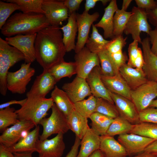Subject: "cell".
Here are the masks:
<instances>
[{"label": "cell", "mask_w": 157, "mask_h": 157, "mask_svg": "<svg viewBox=\"0 0 157 157\" xmlns=\"http://www.w3.org/2000/svg\"><path fill=\"white\" fill-rule=\"evenodd\" d=\"M59 26H49L37 33L35 43L36 60L43 70H49L65 61L66 51Z\"/></svg>", "instance_id": "1"}, {"label": "cell", "mask_w": 157, "mask_h": 157, "mask_svg": "<svg viewBox=\"0 0 157 157\" xmlns=\"http://www.w3.org/2000/svg\"><path fill=\"white\" fill-rule=\"evenodd\" d=\"M50 26L44 14L17 13L11 16L0 29L6 37L32 35Z\"/></svg>", "instance_id": "2"}, {"label": "cell", "mask_w": 157, "mask_h": 157, "mask_svg": "<svg viewBox=\"0 0 157 157\" xmlns=\"http://www.w3.org/2000/svg\"><path fill=\"white\" fill-rule=\"evenodd\" d=\"M19 109L16 110L19 120L33 122L35 126L48 115L47 112L54 104L52 99L38 97H29Z\"/></svg>", "instance_id": "3"}, {"label": "cell", "mask_w": 157, "mask_h": 157, "mask_svg": "<svg viewBox=\"0 0 157 157\" xmlns=\"http://www.w3.org/2000/svg\"><path fill=\"white\" fill-rule=\"evenodd\" d=\"M24 60V56L21 52L0 38V93L1 95L6 94L9 69L16 63Z\"/></svg>", "instance_id": "4"}, {"label": "cell", "mask_w": 157, "mask_h": 157, "mask_svg": "<svg viewBox=\"0 0 157 157\" xmlns=\"http://www.w3.org/2000/svg\"><path fill=\"white\" fill-rule=\"evenodd\" d=\"M51 109V113L48 118L44 117L40 122L39 124L42 126L43 130L40 135L39 139L43 140L51 135L66 133L70 128L67 117L54 104Z\"/></svg>", "instance_id": "5"}, {"label": "cell", "mask_w": 157, "mask_h": 157, "mask_svg": "<svg viewBox=\"0 0 157 157\" xmlns=\"http://www.w3.org/2000/svg\"><path fill=\"white\" fill-rule=\"evenodd\" d=\"M31 64L22 63L17 71L8 72L7 88L12 93L22 94L25 92L27 86L35 72V69L31 67Z\"/></svg>", "instance_id": "6"}, {"label": "cell", "mask_w": 157, "mask_h": 157, "mask_svg": "<svg viewBox=\"0 0 157 157\" xmlns=\"http://www.w3.org/2000/svg\"><path fill=\"white\" fill-rule=\"evenodd\" d=\"M131 14L124 28V33L126 35L130 34L133 40L142 43L140 34L143 32L149 34L152 30L148 21L145 9L133 6Z\"/></svg>", "instance_id": "7"}, {"label": "cell", "mask_w": 157, "mask_h": 157, "mask_svg": "<svg viewBox=\"0 0 157 157\" xmlns=\"http://www.w3.org/2000/svg\"><path fill=\"white\" fill-rule=\"evenodd\" d=\"M131 99L139 113L148 108L157 97V82L147 81L132 90Z\"/></svg>", "instance_id": "8"}, {"label": "cell", "mask_w": 157, "mask_h": 157, "mask_svg": "<svg viewBox=\"0 0 157 157\" xmlns=\"http://www.w3.org/2000/svg\"><path fill=\"white\" fill-rule=\"evenodd\" d=\"M42 8L50 26H59L69 17L68 10L63 1L43 0Z\"/></svg>", "instance_id": "9"}, {"label": "cell", "mask_w": 157, "mask_h": 157, "mask_svg": "<svg viewBox=\"0 0 157 157\" xmlns=\"http://www.w3.org/2000/svg\"><path fill=\"white\" fill-rule=\"evenodd\" d=\"M37 33L32 35H17L5 38L8 43L21 52L26 63H31L36 60L35 43Z\"/></svg>", "instance_id": "10"}, {"label": "cell", "mask_w": 157, "mask_h": 157, "mask_svg": "<svg viewBox=\"0 0 157 157\" xmlns=\"http://www.w3.org/2000/svg\"><path fill=\"white\" fill-rule=\"evenodd\" d=\"M99 16V13L95 12L90 14L84 10L81 14L76 13V19L78 26V35L75 52L77 53L83 47L88 40L91 26Z\"/></svg>", "instance_id": "11"}, {"label": "cell", "mask_w": 157, "mask_h": 157, "mask_svg": "<svg viewBox=\"0 0 157 157\" xmlns=\"http://www.w3.org/2000/svg\"><path fill=\"white\" fill-rule=\"evenodd\" d=\"M63 135L60 133L52 138L43 140L38 139L36 142V149L39 157L62 156L65 147Z\"/></svg>", "instance_id": "12"}, {"label": "cell", "mask_w": 157, "mask_h": 157, "mask_svg": "<svg viewBox=\"0 0 157 157\" xmlns=\"http://www.w3.org/2000/svg\"><path fill=\"white\" fill-rule=\"evenodd\" d=\"M77 76L86 79L96 66H100L98 54L90 51L86 47L76 53L74 57Z\"/></svg>", "instance_id": "13"}, {"label": "cell", "mask_w": 157, "mask_h": 157, "mask_svg": "<svg viewBox=\"0 0 157 157\" xmlns=\"http://www.w3.org/2000/svg\"><path fill=\"white\" fill-rule=\"evenodd\" d=\"M118 141L124 147L129 156L144 151L145 148L155 140L132 133L119 135Z\"/></svg>", "instance_id": "14"}, {"label": "cell", "mask_w": 157, "mask_h": 157, "mask_svg": "<svg viewBox=\"0 0 157 157\" xmlns=\"http://www.w3.org/2000/svg\"><path fill=\"white\" fill-rule=\"evenodd\" d=\"M35 126V124L31 121L19 120L3 132L0 136V144L6 148L13 146L22 138L24 132L30 131Z\"/></svg>", "instance_id": "15"}, {"label": "cell", "mask_w": 157, "mask_h": 157, "mask_svg": "<svg viewBox=\"0 0 157 157\" xmlns=\"http://www.w3.org/2000/svg\"><path fill=\"white\" fill-rule=\"evenodd\" d=\"M108 91L119 116L133 124L140 123L139 113L132 101Z\"/></svg>", "instance_id": "16"}, {"label": "cell", "mask_w": 157, "mask_h": 157, "mask_svg": "<svg viewBox=\"0 0 157 157\" xmlns=\"http://www.w3.org/2000/svg\"><path fill=\"white\" fill-rule=\"evenodd\" d=\"M57 82L48 70H43L42 73L36 77L31 88L26 93V97L45 98Z\"/></svg>", "instance_id": "17"}, {"label": "cell", "mask_w": 157, "mask_h": 157, "mask_svg": "<svg viewBox=\"0 0 157 157\" xmlns=\"http://www.w3.org/2000/svg\"><path fill=\"white\" fill-rule=\"evenodd\" d=\"M62 88L74 103L92 95L86 79L77 76L71 82L64 83Z\"/></svg>", "instance_id": "18"}, {"label": "cell", "mask_w": 157, "mask_h": 157, "mask_svg": "<svg viewBox=\"0 0 157 157\" xmlns=\"http://www.w3.org/2000/svg\"><path fill=\"white\" fill-rule=\"evenodd\" d=\"M101 67L97 66L92 69L85 79L92 94L96 98L103 99L114 104L108 90L101 80Z\"/></svg>", "instance_id": "19"}, {"label": "cell", "mask_w": 157, "mask_h": 157, "mask_svg": "<svg viewBox=\"0 0 157 157\" xmlns=\"http://www.w3.org/2000/svg\"><path fill=\"white\" fill-rule=\"evenodd\" d=\"M141 44L144 60L142 69L148 81L157 82V56L151 51L149 37L144 38Z\"/></svg>", "instance_id": "20"}, {"label": "cell", "mask_w": 157, "mask_h": 157, "mask_svg": "<svg viewBox=\"0 0 157 157\" xmlns=\"http://www.w3.org/2000/svg\"><path fill=\"white\" fill-rule=\"evenodd\" d=\"M101 79L109 91L123 96L131 100L132 90L121 76L119 72L113 76L101 75Z\"/></svg>", "instance_id": "21"}, {"label": "cell", "mask_w": 157, "mask_h": 157, "mask_svg": "<svg viewBox=\"0 0 157 157\" xmlns=\"http://www.w3.org/2000/svg\"><path fill=\"white\" fill-rule=\"evenodd\" d=\"M119 72L132 90L148 81L142 69L133 68L126 63L120 67Z\"/></svg>", "instance_id": "22"}, {"label": "cell", "mask_w": 157, "mask_h": 157, "mask_svg": "<svg viewBox=\"0 0 157 157\" xmlns=\"http://www.w3.org/2000/svg\"><path fill=\"white\" fill-rule=\"evenodd\" d=\"M100 150L105 157H126L124 147L113 136L106 135L100 136Z\"/></svg>", "instance_id": "23"}, {"label": "cell", "mask_w": 157, "mask_h": 157, "mask_svg": "<svg viewBox=\"0 0 157 157\" xmlns=\"http://www.w3.org/2000/svg\"><path fill=\"white\" fill-rule=\"evenodd\" d=\"M118 9L116 1L111 0L108 6L104 9V12L101 19L94 24L97 28L103 29L105 39H112L114 37L113 17L115 12Z\"/></svg>", "instance_id": "24"}, {"label": "cell", "mask_w": 157, "mask_h": 157, "mask_svg": "<svg viewBox=\"0 0 157 157\" xmlns=\"http://www.w3.org/2000/svg\"><path fill=\"white\" fill-rule=\"evenodd\" d=\"M39 131L40 127L38 125L15 144L6 148L13 153L36 151V144L40 135Z\"/></svg>", "instance_id": "25"}, {"label": "cell", "mask_w": 157, "mask_h": 157, "mask_svg": "<svg viewBox=\"0 0 157 157\" xmlns=\"http://www.w3.org/2000/svg\"><path fill=\"white\" fill-rule=\"evenodd\" d=\"M76 14L74 12L69 15L67 24L60 28L63 33V40L66 52L75 49V40L78 31Z\"/></svg>", "instance_id": "26"}, {"label": "cell", "mask_w": 157, "mask_h": 157, "mask_svg": "<svg viewBox=\"0 0 157 157\" xmlns=\"http://www.w3.org/2000/svg\"><path fill=\"white\" fill-rule=\"evenodd\" d=\"M100 136L89 127L81 140V147L77 157H89L100 149Z\"/></svg>", "instance_id": "27"}, {"label": "cell", "mask_w": 157, "mask_h": 157, "mask_svg": "<svg viewBox=\"0 0 157 157\" xmlns=\"http://www.w3.org/2000/svg\"><path fill=\"white\" fill-rule=\"evenodd\" d=\"M52 99L58 108L67 117L74 110V103L67 93L55 85L51 94Z\"/></svg>", "instance_id": "28"}, {"label": "cell", "mask_w": 157, "mask_h": 157, "mask_svg": "<svg viewBox=\"0 0 157 157\" xmlns=\"http://www.w3.org/2000/svg\"><path fill=\"white\" fill-rule=\"evenodd\" d=\"M66 117L70 130L81 140L89 128L88 118L81 116L74 110Z\"/></svg>", "instance_id": "29"}, {"label": "cell", "mask_w": 157, "mask_h": 157, "mask_svg": "<svg viewBox=\"0 0 157 157\" xmlns=\"http://www.w3.org/2000/svg\"><path fill=\"white\" fill-rule=\"evenodd\" d=\"M48 70L57 82L64 77L70 78L73 75L77 74L76 67L75 62L64 61Z\"/></svg>", "instance_id": "30"}, {"label": "cell", "mask_w": 157, "mask_h": 157, "mask_svg": "<svg viewBox=\"0 0 157 157\" xmlns=\"http://www.w3.org/2000/svg\"><path fill=\"white\" fill-rule=\"evenodd\" d=\"M92 26V32L86 43V47L91 52L97 54L106 49L110 40H106L103 38L93 24Z\"/></svg>", "instance_id": "31"}, {"label": "cell", "mask_w": 157, "mask_h": 157, "mask_svg": "<svg viewBox=\"0 0 157 157\" xmlns=\"http://www.w3.org/2000/svg\"><path fill=\"white\" fill-rule=\"evenodd\" d=\"M91 121V128L101 136L106 135L113 119L101 113L94 112L89 118Z\"/></svg>", "instance_id": "32"}, {"label": "cell", "mask_w": 157, "mask_h": 157, "mask_svg": "<svg viewBox=\"0 0 157 157\" xmlns=\"http://www.w3.org/2000/svg\"><path fill=\"white\" fill-rule=\"evenodd\" d=\"M134 125L119 116L113 119L106 135L113 136L129 133L133 128Z\"/></svg>", "instance_id": "33"}, {"label": "cell", "mask_w": 157, "mask_h": 157, "mask_svg": "<svg viewBox=\"0 0 157 157\" xmlns=\"http://www.w3.org/2000/svg\"><path fill=\"white\" fill-rule=\"evenodd\" d=\"M96 104V98L92 95L86 99L74 103V110L83 117L90 118L94 112Z\"/></svg>", "instance_id": "34"}, {"label": "cell", "mask_w": 157, "mask_h": 157, "mask_svg": "<svg viewBox=\"0 0 157 157\" xmlns=\"http://www.w3.org/2000/svg\"><path fill=\"white\" fill-rule=\"evenodd\" d=\"M98 56L101 67V74L106 76H114L119 73L117 67L105 49L98 53Z\"/></svg>", "instance_id": "35"}, {"label": "cell", "mask_w": 157, "mask_h": 157, "mask_svg": "<svg viewBox=\"0 0 157 157\" xmlns=\"http://www.w3.org/2000/svg\"><path fill=\"white\" fill-rule=\"evenodd\" d=\"M6 1L7 2L17 4L19 7V10L22 13L44 14L42 8L43 0H7Z\"/></svg>", "instance_id": "36"}, {"label": "cell", "mask_w": 157, "mask_h": 157, "mask_svg": "<svg viewBox=\"0 0 157 157\" xmlns=\"http://www.w3.org/2000/svg\"><path fill=\"white\" fill-rule=\"evenodd\" d=\"M131 14V12H127L118 9L113 17L114 37L122 35L125 26Z\"/></svg>", "instance_id": "37"}, {"label": "cell", "mask_w": 157, "mask_h": 157, "mask_svg": "<svg viewBox=\"0 0 157 157\" xmlns=\"http://www.w3.org/2000/svg\"><path fill=\"white\" fill-rule=\"evenodd\" d=\"M129 133H132L157 140V124L141 122L134 125Z\"/></svg>", "instance_id": "38"}, {"label": "cell", "mask_w": 157, "mask_h": 157, "mask_svg": "<svg viewBox=\"0 0 157 157\" xmlns=\"http://www.w3.org/2000/svg\"><path fill=\"white\" fill-rule=\"evenodd\" d=\"M15 108L10 107L0 110V131L3 132L8 127L18 122L19 120Z\"/></svg>", "instance_id": "39"}, {"label": "cell", "mask_w": 157, "mask_h": 157, "mask_svg": "<svg viewBox=\"0 0 157 157\" xmlns=\"http://www.w3.org/2000/svg\"><path fill=\"white\" fill-rule=\"evenodd\" d=\"M96 98L95 112H97L113 119L119 116L118 112L114 104L100 98Z\"/></svg>", "instance_id": "40"}, {"label": "cell", "mask_w": 157, "mask_h": 157, "mask_svg": "<svg viewBox=\"0 0 157 157\" xmlns=\"http://www.w3.org/2000/svg\"><path fill=\"white\" fill-rule=\"evenodd\" d=\"M20 10L16 3L0 1V29L5 24L10 16L15 11Z\"/></svg>", "instance_id": "41"}, {"label": "cell", "mask_w": 157, "mask_h": 157, "mask_svg": "<svg viewBox=\"0 0 157 157\" xmlns=\"http://www.w3.org/2000/svg\"><path fill=\"white\" fill-rule=\"evenodd\" d=\"M126 39L122 35L114 37L110 40L106 49L110 55L122 51L123 48L126 44Z\"/></svg>", "instance_id": "42"}, {"label": "cell", "mask_w": 157, "mask_h": 157, "mask_svg": "<svg viewBox=\"0 0 157 157\" xmlns=\"http://www.w3.org/2000/svg\"><path fill=\"white\" fill-rule=\"evenodd\" d=\"M140 122L157 124V108L148 107L139 113Z\"/></svg>", "instance_id": "43"}, {"label": "cell", "mask_w": 157, "mask_h": 157, "mask_svg": "<svg viewBox=\"0 0 157 157\" xmlns=\"http://www.w3.org/2000/svg\"><path fill=\"white\" fill-rule=\"evenodd\" d=\"M138 42L135 40L129 45L128 52L129 58L128 60L127 65L133 67L135 62L137 59L140 52L142 51L141 49L138 47Z\"/></svg>", "instance_id": "44"}, {"label": "cell", "mask_w": 157, "mask_h": 157, "mask_svg": "<svg viewBox=\"0 0 157 157\" xmlns=\"http://www.w3.org/2000/svg\"><path fill=\"white\" fill-rule=\"evenodd\" d=\"M137 7L145 10H153L157 8V1L154 0H135Z\"/></svg>", "instance_id": "45"}, {"label": "cell", "mask_w": 157, "mask_h": 157, "mask_svg": "<svg viewBox=\"0 0 157 157\" xmlns=\"http://www.w3.org/2000/svg\"><path fill=\"white\" fill-rule=\"evenodd\" d=\"M83 0H65L63 1L65 6L68 10L69 15L76 12L79 8Z\"/></svg>", "instance_id": "46"}, {"label": "cell", "mask_w": 157, "mask_h": 157, "mask_svg": "<svg viewBox=\"0 0 157 157\" xmlns=\"http://www.w3.org/2000/svg\"><path fill=\"white\" fill-rule=\"evenodd\" d=\"M148 35L150 44L152 45L151 47V51L157 56V27L151 30Z\"/></svg>", "instance_id": "47"}, {"label": "cell", "mask_w": 157, "mask_h": 157, "mask_svg": "<svg viewBox=\"0 0 157 157\" xmlns=\"http://www.w3.org/2000/svg\"><path fill=\"white\" fill-rule=\"evenodd\" d=\"M81 140L76 136L74 144L65 157H77L78 154V149L80 145Z\"/></svg>", "instance_id": "48"}, {"label": "cell", "mask_w": 157, "mask_h": 157, "mask_svg": "<svg viewBox=\"0 0 157 157\" xmlns=\"http://www.w3.org/2000/svg\"><path fill=\"white\" fill-rule=\"evenodd\" d=\"M150 23L157 27V8L153 10H145Z\"/></svg>", "instance_id": "49"}, {"label": "cell", "mask_w": 157, "mask_h": 157, "mask_svg": "<svg viewBox=\"0 0 157 157\" xmlns=\"http://www.w3.org/2000/svg\"><path fill=\"white\" fill-rule=\"evenodd\" d=\"M26 98L22 100H13L0 105V110L2 109L13 104H19L21 106H22L26 101Z\"/></svg>", "instance_id": "50"}, {"label": "cell", "mask_w": 157, "mask_h": 157, "mask_svg": "<svg viewBox=\"0 0 157 157\" xmlns=\"http://www.w3.org/2000/svg\"><path fill=\"white\" fill-rule=\"evenodd\" d=\"M144 151L157 155V140H156L145 149Z\"/></svg>", "instance_id": "51"}, {"label": "cell", "mask_w": 157, "mask_h": 157, "mask_svg": "<svg viewBox=\"0 0 157 157\" xmlns=\"http://www.w3.org/2000/svg\"><path fill=\"white\" fill-rule=\"evenodd\" d=\"M0 157H15L13 154L0 144Z\"/></svg>", "instance_id": "52"}, {"label": "cell", "mask_w": 157, "mask_h": 157, "mask_svg": "<svg viewBox=\"0 0 157 157\" xmlns=\"http://www.w3.org/2000/svg\"><path fill=\"white\" fill-rule=\"evenodd\" d=\"M101 0H86L85 4L84 10L88 12L90 10L94 8L96 3Z\"/></svg>", "instance_id": "53"}, {"label": "cell", "mask_w": 157, "mask_h": 157, "mask_svg": "<svg viewBox=\"0 0 157 157\" xmlns=\"http://www.w3.org/2000/svg\"><path fill=\"white\" fill-rule=\"evenodd\" d=\"M128 157H157V155L144 151L142 153Z\"/></svg>", "instance_id": "54"}, {"label": "cell", "mask_w": 157, "mask_h": 157, "mask_svg": "<svg viewBox=\"0 0 157 157\" xmlns=\"http://www.w3.org/2000/svg\"><path fill=\"white\" fill-rule=\"evenodd\" d=\"M33 152L22 153H13L15 157H32V154Z\"/></svg>", "instance_id": "55"}, {"label": "cell", "mask_w": 157, "mask_h": 157, "mask_svg": "<svg viewBox=\"0 0 157 157\" xmlns=\"http://www.w3.org/2000/svg\"><path fill=\"white\" fill-rule=\"evenodd\" d=\"M132 1L131 0H123L121 9L126 11L127 8Z\"/></svg>", "instance_id": "56"}, {"label": "cell", "mask_w": 157, "mask_h": 157, "mask_svg": "<svg viewBox=\"0 0 157 157\" xmlns=\"http://www.w3.org/2000/svg\"><path fill=\"white\" fill-rule=\"evenodd\" d=\"M104 156L100 149L92 153L89 157H104Z\"/></svg>", "instance_id": "57"}, {"label": "cell", "mask_w": 157, "mask_h": 157, "mask_svg": "<svg viewBox=\"0 0 157 157\" xmlns=\"http://www.w3.org/2000/svg\"><path fill=\"white\" fill-rule=\"evenodd\" d=\"M149 107L157 108V99H154L152 101Z\"/></svg>", "instance_id": "58"}, {"label": "cell", "mask_w": 157, "mask_h": 157, "mask_svg": "<svg viewBox=\"0 0 157 157\" xmlns=\"http://www.w3.org/2000/svg\"><path fill=\"white\" fill-rule=\"evenodd\" d=\"M104 157H105L104 156Z\"/></svg>", "instance_id": "59"}]
</instances>
